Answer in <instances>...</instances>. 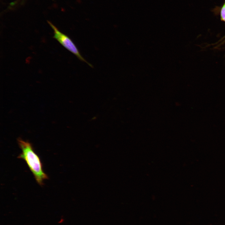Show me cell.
Segmentation results:
<instances>
[{
  "label": "cell",
  "instance_id": "cell-1",
  "mask_svg": "<svg viewBox=\"0 0 225 225\" xmlns=\"http://www.w3.org/2000/svg\"><path fill=\"white\" fill-rule=\"evenodd\" d=\"M18 145L22 152L18 158L24 160L39 185H43V181L48 177L44 172L40 158L34 152L32 144L20 138L18 139Z\"/></svg>",
  "mask_w": 225,
  "mask_h": 225
},
{
  "label": "cell",
  "instance_id": "cell-2",
  "mask_svg": "<svg viewBox=\"0 0 225 225\" xmlns=\"http://www.w3.org/2000/svg\"><path fill=\"white\" fill-rule=\"evenodd\" d=\"M48 22L53 30V38L68 51L75 55L80 60L85 62L90 66L92 67V65L88 62L82 56L77 47L71 38L60 31L51 22L49 21Z\"/></svg>",
  "mask_w": 225,
  "mask_h": 225
},
{
  "label": "cell",
  "instance_id": "cell-3",
  "mask_svg": "<svg viewBox=\"0 0 225 225\" xmlns=\"http://www.w3.org/2000/svg\"><path fill=\"white\" fill-rule=\"evenodd\" d=\"M220 17L221 20L225 22V2L221 9Z\"/></svg>",
  "mask_w": 225,
  "mask_h": 225
},
{
  "label": "cell",
  "instance_id": "cell-4",
  "mask_svg": "<svg viewBox=\"0 0 225 225\" xmlns=\"http://www.w3.org/2000/svg\"><path fill=\"white\" fill-rule=\"evenodd\" d=\"M220 41L221 42V44H223L225 43V35H224L223 37L221 39Z\"/></svg>",
  "mask_w": 225,
  "mask_h": 225
}]
</instances>
